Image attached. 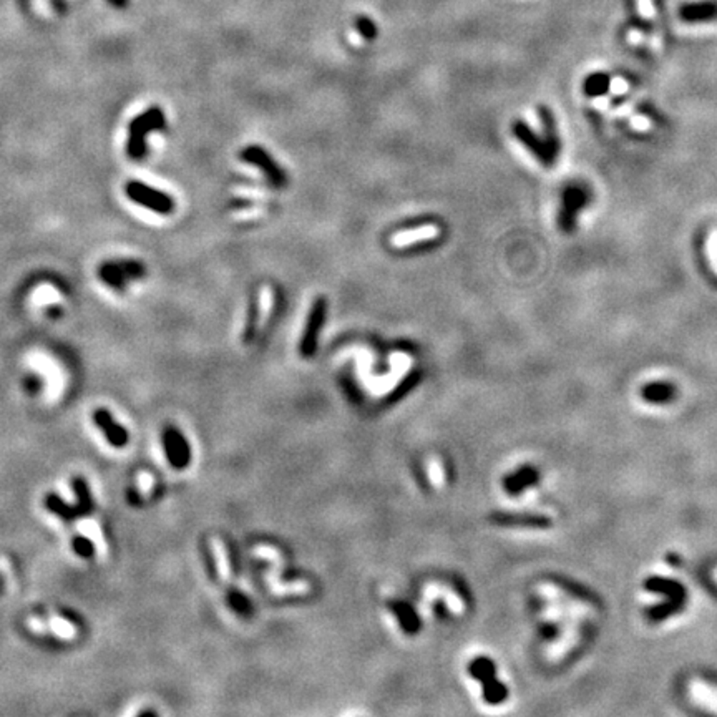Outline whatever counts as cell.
<instances>
[{"label": "cell", "mask_w": 717, "mask_h": 717, "mask_svg": "<svg viewBox=\"0 0 717 717\" xmlns=\"http://www.w3.org/2000/svg\"><path fill=\"white\" fill-rule=\"evenodd\" d=\"M167 127V116L160 106H150L130 122L127 137V155L132 161H141L148 156V137Z\"/></svg>", "instance_id": "1"}, {"label": "cell", "mask_w": 717, "mask_h": 717, "mask_svg": "<svg viewBox=\"0 0 717 717\" xmlns=\"http://www.w3.org/2000/svg\"><path fill=\"white\" fill-rule=\"evenodd\" d=\"M125 195L134 204H140L141 208L150 209V211L161 214V216H168L176 208L174 200L168 193L148 186L143 181H137V179H132L125 185Z\"/></svg>", "instance_id": "2"}, {"label": "cell", "mask_w": 717, "mask_h": 717, "mask_svg": "<svg viewBox=\"0 0 717 717\" xmlns=\"http://www.w3.org/2000/svg\"><path fill=\"white\" fill-rule=\"evenodd\" d=\"M241 160L261 169L263 174L267 178V181L271 183L272 186L284 188L288 185V174H286L281 165H277L274 158H272L266 150H263L261 146H246L244 150L241 151Z\"/></svg>", "instance_id": "3"}, {"label": "cell", "mask_w": 717, "mask_h": 717, "mask_svg": "<svg viewBox=\"0 0 717 717\" xmlns=\"http://www.w3.org/2000/svg\"><path fill=\"white\" fill-rule=\"evenodd\" d=\"M326 312L327 301L324 298H317L312 304L311 311H309L306 329H304V335L301 340L302 356H312L314 351H316L317 339H319V333L326 321Z\"/></svg>", "instance_id": "4"}, {"label": "cell", "mask_w": 717, "mask_h": 717, "mask_svg": "<svg viewBox=\"0 0 717 717\" xmlns=\"http://www.w3.org/2000/svg\"><path fill=\"white\" fill-rule=\"evenodd\" d=\"M92 419H93V424H95L97 427L102 430V433L105 436L106 442H109L111 447L123 448L128 445V442H130L128 430L125 429L122 424L116 422V420L113 419V415L110 414L109 409H105V407H98V409L93 410Z\"/></svg>", "instance_id": "5"}, {"label": "cell", "mask_w": 717, "mask_h": 717, "mask_svg": "<svg viewBox=\"0 0 717 717\" xmlns=\"http://www.w3.org/2000/svg\"><path fill=\"white\" fill-rule=\"evenodd\" d=\"M473 672L485 681V697L492 704H499L506 697V688L500 684L499 681L493 678V662L487 660H480L475 662Z\"/></svg>", "instance_id": "6"}, {"label": "cell", "mask_w": 717, "mask_h": 717, "mask_svg": "<svg viewBox=\"0 0 717 717\" xmlns=\"http://www.w3.org/2000/svg\"><path fill=\"white\" fill-rule=\"evenodd\" d=\"M496 525L501 527H527V528H550V517L545 515H530V513H496L492 517Z\"/></svg>", "instance_id": "7"}, {"label": "cell", "mask_w": 717, "mask_h": 717, "mask_svg": "<svg viewBox=\"0 0 717 717\" xmlns=\"http://www.w3.org/2000/svg\"><path fill=\"white\" fill-rule=\"evenodd\" d=\"M71 488H74L75 499H77L75 506H77L80 518H88L90 515L95 512V499H93L88 482L85 480L82 475H74L71 477Z\"/></svg>", "instance_id": "8"}, {"label": "cell", "mask_w": 717, "mask_h": 717, "mask_svg": "<svg viewBox=\"0 0 717 717\" xmlns=\"http://www.w3.org/2000/svg\"><path fill=\"white\" fill-rule=\"evenodd\" d=\"M644 588L651 593H660L664 594L666 598H678V599H688V591L679 581L671 580V578H662V576H651L644 581Z\"/></svg>", "instance_id": "9"}, {"label": "cell", "mask_w": 717, "mask_h": 717, "mask_svg": "<svg viewBox=\"0 0 717 717\" xmlns=\"http://www.w3.org/2000/svg\"><path fill=\"white\" fill-rule=\"evenodd\" d=\"M43 505L48 512L60 518L62 522L67 523V525H71V523H75L80 518L77 506L67 503V501L62 499L60 495H57V493H53V492L45 495Z\"/></svg>", "instance_id": "10"}, {"label": "cell", "mask_w": 717, "mask_h": 717, "mask_svg": "<svg viewBox=\"0 0 717 717\" xmlns=\"http://www.w3.org/2000/svg\"><path fill=\"white\" fill-rule=\"evenodd\" d=\"M685 601H688V599L667 598L666 601H662L660 604H654V606H651V608H646L644 616H646V620L651 622L664 621V620H667V618L678 615V613L683 611V608L685 606Z\"/></svg>", "instance_id": "11"}, {"label": "cell", "mask_w": 717, "mask_h": 717, "mask_svg": "<svg viewBox=\"0 0 717 717\" xmlns=\"http://www.w3.org/2000/svg\"><path fill=\"white\" fill-rule=\"evenodd\" d=\"M538 480H540V473H538L536 468L523 467V468H520L518 472H515L513 475H510V477L506 478L505 488L508 490V493L515 495V493L523 492L528 487L536 485Z\"/></svg>", "instance_id": "12"}, {"label": "cell", "mask_w": 717, "mask_h": 717, "mask_svg": "<svg viewBox=\"0 0 717 717\" xmlns=\"http://www.w3.org/2000/svg\"><path fill=\"white\" fill-rule=\"evenodd\" d=\"M641 397L649 403H669L676 397V387L669 382H653L641 389Z\"/></svg>", "instance_id": "13"}, {"label": "cell", "mask_w": 717, "mask_h": 717, "mask_svg": "<svg viewBox=\"0 0 717 717\" xmlns=\"http://www.w3.org/2000/svg\"><path fill=\"white\" fill-rule=\"evenodd\" d=\"M165 433L169 437V440H172L173 443V448H174V454H176V470H183L186 468L188 465H190L191 461V448H190V443H188V440L185 438V436H183L181 432H179L178 429L174 427H165L163 430Z\"/></svg>", "instance_id": "14"}, {"label": "cell", "mask_w": 717, "mask_h": 717, "mask_svg": "<svg viewBox=\"0 0 717 717\" xmlns=\"http://www.w3.org/2000/svg\"><path fill=\"white\" fill-rule=\"evenodd\" d=\"M98 277H100V281L103 282V284H106L109 288L116 291L118 294H123L125 291H127L128 281L125 279L122 272L116 269V266L111 259L110 261H105L100 264V267H98Z\"/></svg>", "instance_id": "15"}, {"label": "cell", "mask_w": 717, "mask_h": 717, "mask_svg": "<svg viewBox=\"0 0 717 717\" xmlns=\"http://www.w3.org/2000/svg\"><path fill=\"white\" fill-rule=\"evenodd\" d=\"M113 264L122 272L125 279L130 281H140L148 274L146 266L138 259H128V258H120V259H111Z\"/></svg>", "instance_id": "16"}, {"label": "cell", "mask_w": 717, "mask_h": 717, "mask_svg": "<svg viewBox=\"0 0 717 717\" xmlns=\"http://www.w3.org/2000/svg\"><path fill=\"white\" fill-rule=\"evenodd\" d=\"M555 583L559 586V588L566 591V593H570L575 596V598L581 599V601H586V603H591V604H598L599 599L596 598L593 591H590L588 588H585V586L580 585V583L573 581V580H568V578H555Z\"/></svg>", "instance_id": "17"}, {"label": "cell", "mask_w": 717, "mask_h": 717, "mask_svg": "<svg viewBox=\"0 0 717 717\" xmlns=\"http://www.w3.org/2000/svg\"><path fill=\"white\" fill-rule=\"evenodd\" d=\"M681 15L685 20H706L717 15V6L712 2L689 4L681 8Z\"/></svg>", "instance_id": "18"}, {"label": "cell", "mask_w": 717, "mask_h": 717, "mask_svg": "<svg viewBox=\"0 0 717 717\" xmlns=\"http://www.w3.org/2000/svg\"><path fill=\"white\" fill-rule=\"evenodd\" d=\"M513 133H515V137L518 138V140H522L523 143H525V145H527L528 148H530V150L533 151V153H536L538 156H540L541 160L546 158L545 148L540 145V141H538V138L535 137V134H533L531 130L528 128L525 123H522V122L515 123V125H513ZM543 161H545V160H543Z\"/></svg>", "instance_id": "19"}, {"label": "cell", "mask_w": 717, "mask_h": 717, "mask_svg": "<svg viewBox=\"0 0 717 717\" xmlns=\"http://www.w3.org/2000/svg\"><path fill=\"white\" fill-rule=\"evenodd\" d=\"M437 235V228H420V230L414 231H405L402 235H397L394 237V246H407L412 243H417V241L429 239V237Z\"/></svg>", "instance_id": "20"}, {"label": "cell", "mask_w": 717, "mask_h": 717, "mask_svg": "<svg viewBox=\"0 0 717 717\" xmlns=\"http://www.w3.org/2000/svg\"><path fill=\"white\" fill-rule=\"evenodd\" d=\"M259 322V294L254 293L251 295L249 301V311H248V321H246L244 327V342H249L251 339L254 337L258 329Z\"/></svg>", "instance_id": "21"}, {"label": "cell", "mask_w": 717, "mask_h": 717, "mask_svg": "<svg viewBox=\"0 0 717 717\" xmlns=\"http://www.w3.org/2000/svg\"><path fill=\"white\" fill-rule=\"evenodd\" d=\"M71 548H74L75 555L82 559H93L97 555V548L93 541L85 535H75L71 538Z\"/></svg>", "instance_id": "22"}, {"label": "cell", "mask_w": 717, "mask_h": 717, "mask_svg": "<svg viewBox=\"0 0 717 717\" xmlns=\"http://www.w3.org/2000/svg\"><path fill=\"white\" fill-rule=\"evenodd\" d=\"M706 253H707V261H709V266L712 271L717 274V228L711 231L709 239H707L706 244Z\"/></svg>", "instance_id": "23"}, {"label": "cell", "mask_w": 717, "mask_h": 717, "mask_svg": "<svg viewBox=\"0 0 717 717\" xmlns=\"http://www.w3.org/2000/svg\"><path fill=\"white\" fill-rule=\"evenodd\" d=\"M24 387H25L27 392L32 394V396H35V394H39L40 389H42V380H40L39 375L30 374V375H27V377L24 379Z\"/></svg>", "instance_id": "24"}, {"label": "cell", "mask_w": 717, "mask_h": 717, "mask_svg": "<svg viewBox=\"0 0 717 717\" xmlns=\"http://www.w3.org/2000/svg\"><path fill=\"white\" fill-rule=\"evenodd\" d=\"M631 127H633L634 130H638V132H646V130L653 127V123L649 122L646 116H633V120H631Z\"/></svg>", "instance_id": "25"}, {"label": "cell", "mask_w": 717, "mask_h": 717, "mask_svg": "<svg viewBox=\"0 0 717 717\" xmlns=\"http://www.w3.org/2000/svg\"><path fill=\"white\" fill-rule=\"evenodd\" d=\"M626 88H627V85L625 80H615V82L611 83V90L616 93V95H621L622 92H626Z\"/></svg>", "instance_id": "26"}, {"label": "cell", "mask_w": 717, "mask_h": 717, "mask_svg": "<svg viewBox=\"0 0 717 717\" xmlns=\"http://www.w3.org/2000/svg\"><path fill=\"white\" fill-rule=\"evenodd\" d=\"M608 103H609V98L608 97H598V98H596V100H593V106H594V109L603 110V109H606Z\"/></svg>", "instance_id": "27"}, {"label": "cell", "mask_w": 717, "mask_h": 717, "mask_svg": "<svg viewBox=\"0 0 717 717\" xmlns=\"http://www.w3.org/2000/svg\"><path fill=\"white\" fill-rule=\"evenodd\" d=\"M106 2L111 4V6L116 7V8H127L130 0H106Z\"/></svg>", "instance_id": "28"}]
</instances>
